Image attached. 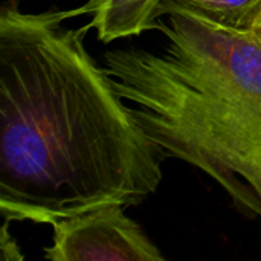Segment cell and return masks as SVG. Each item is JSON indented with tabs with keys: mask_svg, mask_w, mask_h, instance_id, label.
<instances>
[{
	"mask_svg": "<svg viewBox=\"0 0 261 261\" xmlns=\"http://www.w3.org/2000/svg\"><path fill=\"white\" fill-rule=\"evenodd\" d=\"M81 9H0V213L55 223L158 191L162 162L110 76L84 46Z\"/></svg>",
	"mask_w": 261,
	"mask_h": 261,
	"instance_id": "obj_1",
	"label": "cell"
},
{
	"mask_svg": "<svg viewBox=\"0 0 261 261\" xmlns=\"http://www.w3.org/2000/svg\"><path fill=\"white\" fill-rule=\"evenodd\" d=\"M158 49L104 54L107 75L165 159L213 177L261 217V44L162 0Z\"/></svg>",
	"mask_w": 261,
	"mask_h": 261,
	"instance_id": "obj_2",
	"label": "cell"
},
{
	"mask_svg": "<svg viewBox=\"0 0 261 261\" xmlns=\"http://www.w3.org/2000/svg\"><path fill=\"white\" fill-rule=\"evenodd\" d=\"M124 205L106 203L52 223V245L44 249L50 261H159L165 257Z\"/></svg>",
	"mask_w": 261,
	"mask_h": 261,
	"instance_id": "obj_3",
	"label": "cell"
},
{
	"mask_svg": "<svg viewBox=\"0 0 261 261\" xmlns=\"http://www.w3.org/2000/svg\"><path fill=\"white\" fill-rule=\"evenodd\" d=\"M162 0H87L80 9L92 15L99 41L110 43L118 38L139 35L156 29Z\"/></svg>",
	"mask_w": 261,
	"mask_h": 261,
	"instance_id": "obj_4",
	"label": "cell"
},
{
	"mask_svg": "<svg viewBox=\"0 0 261 261\" xmlns=\"http://www.w3.org/2000/svg\"><path fill=\"white\" fill-rule=\"evenodd\" d=\"M222 28L249 34L261 17V0H165Z\"/></svg>",
	"mask_w": 261,
	"mask_h": 261,
	"instance_id": "obj_5",
	"label": "cell"
},
{
	"mask_svg": "<svg viewBox=\"0 0 261 261\" xmlns=\"http://www.w3.org/2000/svg\"><path fill=\"white\" fill-rule=\"evenodd\" d=\"M252 35L257 38V41L261 44V17H260V20H258V23L255 24L254 31H252Z\"/></svg>",
	"mask_w": 261,
	"mask_h": 261,
	"instance_id": "obj_6",
	"label": "cell"
}]
</instances>
